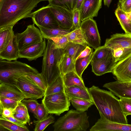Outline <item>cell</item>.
I'll list each match as a JSON object with an SVG mask.
<instances>
[{"instance_id":"6da1fadb","label":"cell","mask_w":131,"mask_h":131,"mask_svg":"<svg viewBox=\"0 0 131 131\" xmlns=\"http://www.w3.org/2000/svg\"><path fill=\"white\" fill-rule=\"evenodd\" d=\"M92 101L99 113L111 121L128 124V119L122 110L119 99L111 91L93 85L88 89Z\"/></svg>"},{"instance_id":"7a4b0ae2","label":"cell","mask_w":131,"mask_h":131,"mask_svg":"<svg viewBox=\"0 0 131 131\" xmlns=\"http://www.w3.org/2000/svg\"><path fill=\"white\" fill-rule=\"evenodd\" d=\"M48 0H0V31L13 26L21 19L31 17L40 2Z\"/></svg>"},{"instance_id":"3957f363","label":"cell","mask_w":131,"mask_h":131,"mask_svg":"<svg viewBox=\"0 0 131 131\" xmlns=\"http://www.w3.org/2000/svg\"><path fill=\"white\" fill-rule=\"evenodd\" d=\"M47 40L40 73L47 87L56 78L61 75L58 64L63 53V49L57 48L52 41Z\"/></svg>"},{"instance_id":"277c9868","label":"cell","mask_w":131,"mask_h":131,"mask_svg":"<svg viewBox=\"0 0 131 131\" xmlns=\"http://www.w3.org/2000/svg\"><path fill=\"white\" fill-rule=\"evenodd\" d=\"M86 112L71 109L53 126L54 131H86L90 126Z\"/></svg>"},{"instance_id":"5b68a950","label":"cell","mask_w":131,"mask_h":131,"mask_svg":"<svg viewBox=\"0 0 131 131\" xmlns=\"http://www.w3.org/2000/svg\"><path fill=\"white\" fill-rule=\"evenodd\" d=\"M38 73L34 68L17 60H0V83L11 85L14 80L21 76L29 73Z\"/></svg>"},{"instance_id":"8992f818","label":"cell","mask_w":131,"mask_h":131,"mask_svg":"<svg viewBox=\"0 0 131 131\" xmlns=\"http://www.w3.org/2000/svg\"><path fill=\"white\" fill-rule=\"evenodd\" d=\"M70 102L65 92L44 96L42 101L49 114L58 116L69 110Z\"/></svg>"},{"instance_id":"52a82bcc","label":"cell","mask_w":131,"mask_h":131,"mask_svg":"<svg viewBox=\"0 0 131 131\" xmlns=\"http://www.w3.org/2000/svg\"><path fill=\"white\" fill-rule=\"evenodd\" d=\"M11 85L18 89L25 99L37 100L44 97L45 91L39 87L25 74L14 80Z\"/></svg>"},{"instance_id":"ba28073f","label":"cell","mask_w":131,"mask_h":131,"mask_svg":"<svg viewBox=\"0 0 131 131\" xmlns=\"http://www.w3.org/2000/svg\"><path fill=\"white\" fill-rule=\"evenodd\" d=\"M15 35L19 50L30 45L42 42L43 37L40 29L35 26V24L29 25L26 29Z\"/></svg>"},{"instance_id":"9c48e42d","label":"cell","mask_w":131,"mask_h":131,"mask_svg":"<svg viewBox=\"0 0 131 131\" xmlns=\"http://www.w3.org/2000/svg\"><path fill=\"white\" fill-rule=\"evenodd\" d=\"M49 4L32 12L31 17L37 26L46 28L60 27L50 9Z\"/></svg>"},{"instance_id":"30bf717a","label":"cell","mask_w":131,"mask_h":131,"mask_svg":"<svg viewBox=\"0 0 131 131\" xmlns=\"http://www.w3.org/2000/svg\"><path fill=\"white\" fill-rule=\"evenodd\" d=\"M80 27L88 43V46L95 50L101 46V39L96 21L92 18L82 21Z\"/></svg>"},{"instance_id":"8fae6325","label":"cell","mask_w":131,"mask_h":131,"mask_svg":"<svg viewBox=\"0 0 131 131\" xmlns=\"http://www.w3.org/2000/svg\"><path fill=\"white\" fill-rule=\"evenodd\" d=\"M100 118L90 129V131H131V124L111 121L99 113Z\"/></svg>"},{"instance_id":"7c38bea8","label":"cell","mask_w":131,"mask_h":131,"mask_svg":"<svg viewBox=\"0 0 131 131\" xmlns=\"http://www.w3.org/2000/svg\"><path fill=\"white\" fill-rule=\"evenodd\" d=\"M112 73L117 80L131 81V54L117 62Z\"/></svg>"},{"instance_id":"4fadbf2b","label":"cell","mask_w":131,"mask_h":131,"mask_svg":"<svg viewBox=\"0 0 131 131\" xmlns=\"http://www.w3.org/2000/svg\"><path fill=\"white\" fill-rule=\"evenodd\" d=\"M50 8L59 27L71 30L72 25V12L57 6L51 5Z\"/></svg>"},{"instance_id":"5bb4252c","label":"cell","mask_w":131,"mask_h":131,"mask_svg":"<svg viewBox=\"0 0 131 131\" xmlns=\"http://www.w3.org/2000/svg\"><path fill=\"white\" fill-rule=\"evenodd\" d=\"M45 39L41 42L27 47L19 51V58H25L29 61L36 60L43 56L46 47Z\"/></svg>"},{"instance_id":"9a60e30c","label":"cell","mask_w":131,"mask_h":131,"mask_svg":"<svg viewBox=\"0 0 131 131\" xmlns=\"http://www.w3.org/2000/svg\"><path fill=\"white\" fill-rule=\"evenodd\" d=\"M102 0H84L80 10L81 22L97 17L102 7Z\"/></svg>"},{"instance_id":"2e32d148","label":"cell","mask_w":131,"mask_h":131,"mask_svg":"<svg viewBox=\"0 0 131 131\" xmlns=\"http://www.w3.org/2000/svg\"><path fill=\"white\" fill-rule=\"evenodd\" d=\"M103 87L108 89L120 98L131 99V81L122 82L116 80L105 83Z\"/></svg>"},{"instance_id":"e0dca14e","label":"cell","mask_w":131,"mask_h":131,"mask_svg":"<svg viewBox=\"0 0 131 131\" xmlns=\"http://www.w3.org/2000/svg\"><path fill=\"white\" fill-rule=\"evenodd\" d=\"M92 71L97 76L112 72L116 63L114 61L112 54L109 57L98 61H91Z\"/></svg>"},{"instance_id":"ac0fdd59","label":"cell","mask_w":131,"mask_h":131,"mask_svg":"<svg viewBox=\"0 0 131 131\" xmlns=\"http://www.w3.org/2000/svg\"><path fill=\"white\" fill-rule=\"evenodd\" d=\"M112 50L121 48L131 47V35L117 33L106 39L104 45Z\"/></svg>"},{"instance_id":"d6986e66","label":"cell","mask_w":131,"mask_h":131,"mask_svg":"<svg viewBox=\"0 0 131 131\" xmlns=\"http://www.w3.org/2000/svg\"><path fill=\"white\" fill-rule=\"evenodd\" d=\"M19 50L15 35L6 48L0 52V60H16L19 58Z\"/></svg>"},{"instance_id":"ffe728a7","label":"cell","mask_w":131,"mask_h":131,"mask_svg":"<svg viewBox=\"0 0 131 131\" xmlns=\"http://www.w3.org/2000/svg\"><path fill=\"white\" fill-rule=\"evenodd\" d=\"M0 97L21 101L25 99L22 93L15 87L7 84L0 83Z\"/></svg>"},{"instance_id":"44dd1931","label":"cell","mask_w":131,"mask_h":131,"mask_svg":"<svg viewBox=\"0 0 131 131\" xmlns=\"http://www.w3.org/2000/svg\"><path fill=\"white\" fill-rule=\"evenodd\" d=\"M65 92L70 99L78 98L92 100L88 90L80 86L74 85L65 87Z\"/></svg>"},{"instance_id":"7402d4cb","label":"cell","mask_w":131,"mask_h":131,"mask_svg":"<svg viewBox=\"0 0 131 131\" xmlns=\"http://www.w3.org/2000/svg\"><path fill=\"white\" fill-rule=\"evenodd\" d=\"M63 79L65 88L77 85L88 89L85 87L82 78L79 76L75 70L65 74Z\"/></svg>"},{"instance_id":"603a6c76","label":"cell","mask_w":131,"mask_h":131,"mask_svg":"<svg viewBox=\"0 0 131 131\" xmlns=\"http://www.w3.org/2000/svg\"><path fill=\"white\" fill-rule=\"evenodd\" d=\"M115 13L122 28L125 33L131 35V21L126 12L122 9L118 5Z\"/></svg>"},{"instance_id":"cb8c5ba5","label":"cell","mask_w":131,"mask_h":131,"mask_svg":"<svg viewBox=\"0 0 131 131\" xmlns=\"http://www.w3.org/2000/svg\"><path fill=\"white\" fill-rule=\"evenodd\" d=\"M58 66L61 75L63 76L66 73L74 70L75 61L68 54L63 53Z\"/></svg>"},{"instance_id":"d4e9b609","label":"cell","mask_w":131,"mask_h":131,"mask_svg":"<svg viewBox=\"0 0 131 131\" xmlns=\"http://www.w3.org/2000/svg\"><path fill=\"white\" fill-rule=\"evenodd\" d=\"M65 86L63 76L60 75L56 78L47 87L44 96L65 92Z\"/></svg>"},{"instance_id":"484cf974","label":"cell","mask_w":131,"mask_h":131,"mask_svg":"<svg viewBox=\"0 0 131 131\" xmlns=\"http://www.w3.org/2000/svg\"><path fill=\"white\" fill-rule=\"evenodd\" d=\"M37 26L41 31L43 38L47 39L50 38L66 35L71 31L60 27L48 28Z\"/></svg>"},{"instance_id":"4316f807","label":"cell","mask_w":131,"mask_h":131,"mask_svg":"<svg viewBox=\"0 0 131 131\" xmlns=\"http://www.w3.org/2000/svg\"><path fill=\"white\" fill-rule=\"evenodd\" d=\"M87 46L69 41L66 47L63 49V53L69 55L75 62L80 53Z\"/></svg>"},{"instance_id":"83f0119b","label":"cell","mask_w":131,"mask_h":131,"mask_svg":"<svg viewBox=\"0 0 131 131\" xmlns=\"http://www.w3.org/2000/svg\"><path fill=\"white\" fill-rule=\"evenodd\" d=\"M66 35L69 41L88 46V43L84 33L81 27L71 31Z\"/></svg>"},{"instance_id":"f1b7e54d","label":"cell","mask_w":131,"mask_h":131,"mask_svg":"<svg viewBox=\"0 0 131 131\" xmlns=\"http://www.w3.org/2000/svg\"><path fill=\"white\" fill-rule=\"evenodd\" d=\"M93 51L86 57L77 59L75 62L74 70L77 74L82 78L84 70L91 62L93 55Z\"/></svg>"},{"instance_id":"f546056e","label":"cell","mask_w":131,"mask_h":131,"mask_svg":"<svg viewBox=\"0 0 131 131\" xmlns=\"http://www.w3.org/2000/svg\"><path fill=\"white\" fill-rule=\"evenodd\" d=\"M12 27L0 31V52L8 45L15 35Z\"/></svg>"},{"instance_id":"4dcf8cb0","label":"cell","mask_w":131,"mask_h":131,"mask_svg":"<svg viewBox=\"0 0 131 131\" xmlns=\"http://www.w3.org/2000/svg\"><path fill=\"white\" fill-rule=\"evenodd\" d=\"M78 0H48L51 6L59 7L72 12L75 9Z\"/></svg>"},{"instance_id":"1f68e13d","label":"cell","mask_w":131,"mask_h":131,"mask_svg":"<svg viewBox=\"0 0 131 131\" xmlns=\"http://www.w3.org/2000/svg\"><path fill=\"white\" fill-rule=\"evenodd\" d=\"M71 102L73 106L78 111L84 112L94 105L92 100L85 99L73 98L70 99Z\"/></svg>"},{"instance_id":"d6a6232c","label":"cell","mask_w":131,"mask_h":131,"mask_svg":"<svg viewBox=\"0 0 131 131\" xmlns=\"http://www.w3.org/2000/svg\"><path fill=\"white\" fill-rule=\"evenodd\" d=\"M95 50L93 52L91 61L101 60L112 54V50L104 45L100 46Z\"/></svg>"},{"instance_id":"836d02e7","label":"cell","mask_w":131,"mask_h":131,"mask_svg":"<svg viewBox=\"0 0 131 131\" xmlns=\"http://www.w3.org/2000/svg\"><path fill=\"white\" fill-rule=\"evenodd\" d=\"M50 114L46 118L40 120H34L35 127V131H43L49 125L55 122V118L53 115Z\"/></svg>"},{"instance_id":"e575fe53","label":"cell","mask_w":131,"mask_h":131,"mask_svg":"<svg viewBox=\"0 0 131 131\" xmlns=\"http://www.w3.org/2000/svg\"><path fill=\"white\" fill-rule=\"evenodd\" d=\"M112 50L114 59L116 63L131 54V47L118 48Z\"/></svg>"},{"instance_id":"d590c367","label":"cell","mask_w":131,"mask_h":131,"mask_svg":"<svg viewBox=\"0 0 131 131\" xmlns=\"http://www.w3.org/2000/svg\"><path fill=\"white\" fill-rule=\"evenodd\" d=\"M0 127L5 129L12 131H29L26 126L22 127L16 125L9 121L0 119Z\"/></svg>"},{"instance_id":"8d00e7d4","label":"cell","mask_w":131,"mask_h":131,"mask_svg":"<svg viewBox=\"0 0 131 131\" xmlns=\"http://www.w3.org/2000/svg\"><path fill=\"white\" fill-rule=\"evenodd\" d=\"M20 102L8 98L0 97V112L4 108L15 109Z\"/></svg>"},{"instance_id":"74e56055","label":"cell","mask_w":131,"mask_h":131,"mask_svg":"<svg viewBox=\"0 0 131 131\" xmlns=\"http://www.w3.org/2000/svg\"><path fill=\"white\" fill-rule=\"evenodd\" d=\"M25 75L31 79L41 89L45 91L47 86L40 73H29Z\"/></svg>"},{"instance_id":"f35d334b","label":"cell","mask_w":131,"mask_h":131,"mask_svg":"<svg viewBox=\"0 0 131 131\" xmlns=\"http://www.w3.org/2000/svg\"><path fill=\"white\" fill-rule=\"evenodd\" d=\"M21 102L26 106L29 111L33 114L34 117L37 119V110L39 103L36 100L24 99Z\"/></svg>"},{"instance_id":"ab89813d","label":"cell","mask_w":131,"mask_h":131,"mask_svg":"<svg viewBox=\"0 0 131 131\" xmlns=\"http://www.w3.org/2000/svg\"><path fill=\"white\" fill-rule=\"evenodd\" d=\"M48 39L52 41L57 48L62 49L66 47L69 42L66 35L50 38Z\"/></svg>"},{"instance_id":"60d3db41","label":"cell","mask_w":131,"mask_h":131,"mask_svg":"<svg viewBox=\"0 0 131 131\" xmlns=\"http://www.w3.org/2000/svg\"><path fill=\"white\" fill-rule=\"evenodd\" d=\"M119 100L122 110L125 115L127 116L128 115H131V99L120 98Z\"/></svg>"},{"instance_id":"b9f144b4","label":"cell","mask_w":131,"mask_h":131,"mask_svg":"<svg viewBox=\"0 0 131 131\" xmlns=\"http://www.w3.org/2000/svg\"><path fill=\"white\" fill-rule=\"evenodd\" d=\"M72 25L71 31L80 27L81 21L80 19V10L75 9L73 12Z\"/></svg>"},{"instance_id":"7bdbcfd3","label":"cell","mask_w":131,"mask_h":131,"mask_svg":"<svg viewBox=\"0 0 131 131\" xmlns=\"http://www.w3.org/2000/svg\"><path fill=\"white\" fill-rule=\"evenodd\" d=\"M37 119L40 120L43 119L48 116L49 114L42 103H38L37 108Z\"/></svg>"},{"instance_id":"ee69618b","label":"cell","mask_w":131,"mask_h":131,"mask_svg":"<svg viewBox=\"0 0 131 131\" xmlns=\"http://www.w3.org/2000/svg\"><path fill=\"white\" fill-rule=\"evenodd\" d=\"M28 110L26 106L21 101L19 102L15 109V113L24 115L29 121H30V117Z\"/></svg>"},{"instance_id":"f6af8a7d","label":"cell","mask_w":131,"mask_h":131,"mask_svg":"<svg viewBox=\"0 0 131 131\" xmlns=\"http://www.w3.org/2000/svg\"><path fill=\"white\" fill-rule=\"evenodd\" d=\"M121 8L125 12H131V0L119 1L118 4Z\"/></svg>"},{"instance_id":"bcb514c9","label":"cell","mask_w":131,"mask_h":131,"mask_svg":"<svg viewBox=\"0 0 131 131\" xmlns=\"http://www.w3.org/2000/svg\"><path fill=\"white\" fill-rule=\"evenodd\" d=\"M15 113V109L8 108H3L0 112V115L5 117H14Z\"/></svg>"},{"instance_id":"7dc6e473","label":"cell","mask_w":131,"mask_h":131,"mask_svg":"<svg viewBox=\"0 0 131 131\" xmlns=\"http://www.w3.org/2000/svg\"><path fill=\"white\" fill-rule=\"evenodd\" d=\"M0 119L8 120L21 126H26L25 124L18 120L14 117H5L0 115Z\"/></svg>"},{"instance_id":"c3c4849f","label":"cell","mask_w":131,"mask_h":131,"mask_svg":"<svg viewBox=\"0 0 131 131\" xmlns=\"http://www.w3.org/2000/svg\"><path fill=\"white\" fill-rule=\"evenodd\" d=\"M93 51V49L88 46L85 49L81 52L77 59L85 57L89 55Z\"/></svg>"},{"instance_id":"681fc988","label":"cell","mask_w":131,"mask_h":131,"mask_svg":"<svg viewBox=\"0 0 131 131\" xmlns=\"http://www.w3.org/2000/svg\"><path fill=\"white\" fill-rule=\"evenodd\" d=\"M14 117L20 121L24 123L25 124L28 123L29 125L30 121H29L24 115L17 113H15Z\"/></svg>"},{"instance_id":"f907efd6","label":"cell","mask_w":131,"mask_h":131,"mask_svg":"<svg viewBox=\"0 0 131 131\" xmlns=\"http://www.w3.org/2000/svg\"><path fill=\"white\" fill-rule=\"evenodd\" d=\"M84 0H78L75 9L80 10L81 6Z\"/></svg>"},{"instance_id":"816d5d0a","label":"cell","mask_w":131,"mask_h":131,"mask_svg":"<svg viewBox=\"0 0 131 131\" xmlns=\"http://www.w3.org/2000/svg\"><path fill=\"white\" fill-rule=\"evenodd\" d=\"M112 0H103L104 4L105 5L109 7Z\"/></svg>"},{"instance_id":"f5cc1de1","label":"cell","mask_w":131,"mask_h":131,"mask_svg":"<svg viewBox=\"0 0 131 131\" xmlns=\"http://www.w3.org/2000/svg\"><path fill=\"white\" fill-rule=\"evenodd\" d=\"M128 17L131 21V12H126Z\"/></svg>"},{"instance_id":"db71d44e","label":"cell","mask_w":131,"mask_h":131,"mask_svg":"<svg viewBox=\"0 0 131 131\" xmlns=\"http://www.w3.org/2000/svg\"><path fill=\"white\" fill-rule=\"evenodd\" d=\"M119 0V1H121V0Z\"/></svg>"}]
</instances>
